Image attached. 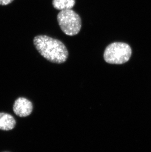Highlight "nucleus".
<instances>
[{
	"label": "nucleus",
	"instance_id": "0eeeda50",
	"mask_svg": "<svg viewBox=\"0 0 151 152\" xmlns=\"http://www.w3.org/2000/svg\"><path fill=\"white\" fill-rule=\"evenodd\" d=\"M14 0H0V5L6 6L12 3Z\"/></svg>",
	"mask_w": 151,
	"mask_h": 152
},
{
	"label": "nucleus",
	"instance_id": "7ed1b4c3",
	"mask_svg": "<svg viewBox=\"0 0 151 152\" xmlns=\"http://www.w3.org/2000/svg\"><path fill=\"white\" fill-rule=\"evenodd\" d=\"M57 20L61 30L68 36L76 35L81 30V18L72 9L60 11L57 15Z\"/></svg>",
	"mask_w": 151,
	"mask_h": 152
},
{
	"label": "nucleus",
	"instance_id": "39448f33",
	"mask_svg": "<svg viewBox=\"0 0 151 152\" xmlns=\"http://www.w3.org/2000/svg\"><path fill=\"white\" fill-rule=\"evenodd\" d=\"M16 121L12 115L6 113H0V129L8 131L15 128Z\"/></svg>",
	"mask_w": 151,
	"mask_h": 152
},
{
	"label": "nucleus",
	"instance_id": "423d86ee",
	"mask_svg": "<svg viewBox=\"0 0 151 152\" xmlns=\"http://www.w3.org/2000/svg\"><path fill=\"white\" fill-rule=\"evenodd\" d=\"M75 0H53L52 4L57 10H71L75 4Z\"/></svg>",
	"mask_w": 151,
	"mask_h": 152
},
{
	"label": "nucleus",
	"instance_id": "f257e3e1",
	"mask_svg": "<svg viewBox=\"0 0 151 152\" xmlns=\"http://www.w3.org/2000/svg\"><path fill=\"white\" fill-rule=\"evenodd\" d=\"M33 44L41 56L54 63H63L68 57V52L65 45L57 39L39 35L34 37Z\"/></svg>",
	"mask_w": 151,
	"mask_h": 152
},
{
	"label": "nucleus",
	"instance_id": "20e7f679",
	"mask_svg": "<svg viewBox=\"0 0 151 152\" xmlns=\"http://www.w3.org/2000/svg\"><path fill=\"white\" fill-rule=\"evenodd\" d=\"M33 109L31 102L25 98H18L13 104V112L16 115L21 117L29 116L33 111Z\"/></svg>",
	"mask_w": 151,
	"mask_h": 152
},
{
	"label": "nucleus",
	"instance_id": "f03ea898",
	"mask_svg": "<svg viewBox=\"0 0 151 152\" xmlns=\"http://www.w3.org/2000/svg\"><path fill=\"white\" fill-rule=\"evenodd\" d=\"M131 53V48L128 44L115 42L106 48L104 53V58L107 63L121 65L128 62Z\"/></svg>",
	"mask_w": 151,
	"mask_h": 152
}]
</instances>
